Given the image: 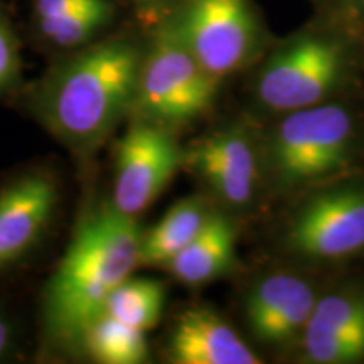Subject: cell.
I'll use <instances>...</instances> for the list:
<instances>
[{"label": "cell", "instance_id": "obj_1", "mask_svg": "<svg viewBox=\"0 0 364 364\" xmlns=\"http://www.w3.org/2000/svg\"><path fill=\"white\" fill-rule=\"evenodd\" d=\"M142 233L136 218L113 206L81 221L44 294V321L53 339L81 343L117 287L140 265Z\"/></svg>", "mask_w": 364, "mask_h": 364}, {"label": "cell", "instance_id": "obj_2", "mask_svg": "<svg viewBox=\"0 0 364 364\" xmlns=\"http://www.w3.org/2000/svg\"><path fill=\"white\" fill-rule=\"evenodd\" d=\"M139 51L110 41L81 53L46 80L36 107L43 124L68 147L93 152L134 107Z\"/></svg>", "mask_w": 364, "mask_h": 364}, {"label": "cell", "instance_id": "obj_3", "mask_svg": "<svg viewBox=\"0 0 364 364\" xmlns=\"http://www.w3.org/2000/svg\"><path fill=\"white\" fill-rule=\"evenodd\" d=\"M358 127L348 108L321 103L285 113L267 142V169L284 191L336 176L356 154Z\"/></svg>", "mask_w": 364, "mask_h": 364}, {"label": "cell", "instance_id": "obj_4", "mask_svg": "<svg viewBox=\"0 0 364 364\" xmlns=\"http://www.w3.org/2000/svg\"><path fill=\"white\" fill-rule=\"evenodd\" d=\"M348 75L341 41L326 34H304L280 46L257 80L258 102L267 110L285 113L327 103Z\"/></svg>", "mask_w": 364, "mask_h": 364}, {"label": "cell", "instance_id": "obj_5", "mask_svg": "<svg viewBox=\"0 0 364 364\" xmlns=\"http://www.w3.org/2000/svg\"><path fill=\"white\" fill-rule=\"evenodd\" d=\"M216 90V76L199 65L172 27H166L140 66L134 105L152 124H188L211 108Z\"/></svg>", "mask_w": 364, "mask_h": 364}, {"label": "cell", "instance_id": "obj_6", "mask_svg": "<svg viewBox=\"0 0 364 364\" xmlns=\"http://www.w3.org/2000/svg\"><path fill=\"white\" fill-rule=\"evenodd\" d=\"M172 29L218 80L247 65L258 38L248 0H188Z\"/></svg>", "mask_w": 364, "mask_h": 364}, {"label": "cell", "instance_id": "obj_7", "mask_svg": "<svg viewBox=\"0 0 364 364\" xmlns=\"http://www.w3.org/2000/svg\"><path fill=\"white\" fill-rule=\"evenodd\" d=\"M287 247L297 257L338 262L364 250V186L322 189L290 221Z\"/></svg>", "mask_w": 364, "mask_h": 364}, {"label": "cell", "instance_id": "obj_8", "mask_svg": "<svg viewBox=\"0 0 364 364\" xmlns=\"http://www.w3.org/2000/svg\"><path fill=\"white\" fill-rule=\"evenodd\" d=\"M184 152L169 130L136 122L115 149L112 206L136 218L166 191L182 167Z\"/></svg>", "mask_w": 364, "mask_h": 364}, {"label": "cell", "instance_id": "obj_9", "mask_svg": "<svg viewBox=\"0 0 364 364\" xmlns=\"http://www.w3.org/2000/svg\"><path fill=\"white\" fill-rule=\"evenodd\" d=\"M316 302V289L302 277L289 272L270 273L250 287L245 318L258 343L284 349L302 339Z\"/></svg>", "mask_w": 364, "mask_h": 364}, {"label": "cell", "instance_id": "obj_10", "mask_svg": "<svg viewBox=\"0 0 364 364\" xmlns=\"http://www.w3.org/2000/svg\"><path fill=\"white\" fill-rule=\"evenodd\" d=\"M188 167L228 208H247L258 182V157L243 129H226L203 136L184 152Z\"/></svg>", "mask_w": 364, "mask_h": 364}, {"label": "cell", "instance_id": "obj_11", "mask_svg": "<svg viewBox=\"0 0 364 364\" xmlns=\"http://www.w3.org/2000/svg\"><path fill=\"white\" fill-rule=\"evenodd\" d=\"M58 184L31 172L0 191V270L21 262L39 243L58 206Z\"/></svg>", "mask_w": 364, "mask_h": 364}, {"label": "cell", "instance_id": "obj_12", "mask_svg": "<svg viewBox=\"0 0 364 364\" xmlns=\"http://www.w3.org/2000/svg\"><path fill=\"white\" fill-rule=\"evenodd\" d=\"M304 358L312 364H353L364 359V289L317 297L304 331Z\"/></svg>", "mask_w": 364, "mask_h": 364}, {"label": "cell", "instance_id": "obj_13", "mask_svg": "<svg viewBox=\"0 0 364 364\" xmlns=\"http://www.w3.org/2000/svg\"><path fill=\"white\" fill-rule=\"evenodd\" d=\"M176 364H258L253 349L221 316L206 307L188 309L177 318L169 339Z\"/></svg>", "mask_w": 364, "mask_h": 364}, {"label": "cell", "instance_id": "obj_14", "mask_svg": "<svg viewBox=\"0 0 364 364\" xmlns=\"http://www.w3.org/2000/svg\"><path fill=\"white\" fill-rule=\"evenodd\" d=\"M235 223L225 213L211 211L199 233L167 268L182 284L196 287L220 279L236 265Z\"/></svg>", "mask_w": 364, "mask_h": 364}, {"label": "cell", "instance_id": "obj_15", "mask_svg": "<svg viewBox=\"0 0 364 364\" xmlns=\"http://www.w3.org/2000/svg\"><path fill=\"white\" fill-rule=\"evenodd\" d=\"M211 209L201 198H186L142 233L140 265L167 267L204 226Z\"/></svg>", "mask_w": 364, "mask_h": 364}, {"label": "cell", "instance_id": "obj_16", "mask_svg": "<svg viewBox=\"0 0 364 364\" xmlns=\"http://www.w3.org/2000/svg\"><path fill=\"white\" fill-rule=\"evenodd\" d=\"M80 346L100 364H142L149 361L145 332L105 314L85 331Z\"/></svg>", "mask_w": 364, "mask_h": 364}, {"label": "cell", "instance_id": "obj_17", "mask_svg": "<svg viewBox=\"0 0 364 364\" xmlns=\"http://www.w3.org/2000/svg\"><path fill=\"white\" fill-rule=\"evenodd\" d=\"M166 287L150 279H127L110 295L103 314L134 329L147 332L161 321Z\"/></svg>", "mask_w": 364, "mask_h": 364}, {"label": "cell", "instance_id": "obj_18", "mask_svg": "<svg viewBox=\"0 0 364 364\" xmlns=\"http://www.w3.org/2000/svg\"><path fill=\"white\" fill-rule=\"evenodd\" d=\"M110 4L107 0H102L95 6L78 9V11L65 14V16L39 19L41 33L63 48L83 44L97 33L100 27L107 24L110 19Z\"/></svg>", "mask_w": 364, "mask_h": 364}, {"label": "cell", "instance_id": "obj_19", "mask_svg": "<svg viewBox=\"0 0 364 364\" xmlns=\"http://www.w3.org/2000/svg\"><path fill=\"white\" fill-rule=\"evenodd\" d=\"M19 73V51L9 26L0 19V90L14 83Z\"/></svg>", "mask_w": 364, "mask_h": 364}, {"label": "cell", "instance_id": "obj_20", "mask_svg": "<svg viewBox=\"0 0 364 364\" xmlns=\"http://www.w3.org/2000/svg\"><path fill=\"white\" fill-rule=\"evenodd\" d=\"M98 2L102 0H36V12L39 19H49V17L65 16L78 9L95 6Z\"/></svg>", "mask_w": 364, "mask_h": 364}, {"label": "cell", "instance_id": "obj_21", "mask_svg": "<svg viewBox=\"0 0 364 364\" xmlns=\"http://www.w3.org/2000/svg\"><path fill=\"white\" fill-rule=\"evenodd\" d=\"M14 346V327L7 316L0 312V361L9 356Z\"/></svg>", "mask_w": 364, "mask_h": 364}, {"label": "cell", "instance_id": "obj_22", "mask_svg": "<svg viewBox=\"0 0 364 364\" xmlns=\"http://www.w3.org/2000/svg\"><path fill=\"white\" fill-rule=\"evenodd\" d=\"M363 2H364V0H363Z\"/></svg>", "mask_w": 364, "mask_h": 364}]
</instances>
